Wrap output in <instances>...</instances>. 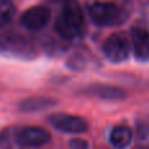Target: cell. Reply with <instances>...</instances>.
<instances>
[{"instance_id":"6da1fadb","label":"cell","mask_w":149,"mask_h":149,"mask_svg":"<svg viewBox=\"0 0 149 149\" xmlns=\"http://www.w3.org/2000/svg\"><path fill=\"white\" fill-rule=\"evenodd\" d=\"M55 29L63 38L73 39L84 30V15L76 1H67L55 21Z\"/></svg>"},{"instance_id":"8992f818","label":"cell","mask_w":149,"mask_h":149,"mask_svg":"<svg viewBox=\"0 0 149 149\" xmlns=\"http://www.w3.org/2000/svg\"><path fill=\"white\" fill-rule=\"evenodd\" d=\"M50 18H51V12L49 8L42 7V5H37V7H31L28 10L22 13L21 16V25L28 30H41L49 24Z\"/></svg>"},{"instance_id":"ba28073f","label":"cell","mask_w":149,"mask_h":149,"mask_svg":"<svg viewBox=\"0 0 149 149\" xmlns=\"http://www.w3.org/2000/svg\"><path fill=\"white\" fill-rule=\"evenodd\" d=\"M131 38L136 59L140 62H149V31L143 28H134Z\"/></svg>"},{"instance_id":"30bf717a","label":"cell","mask_w":149,"mask_h":149,"mask_svg":"<svg viewBox=\"0 0 149 149\" xmlns=\"http://www.w3.org/2000/svg\"><path fill=\"white\" fill-rule=\"evenodd\" d=\"M56 105V101L51 100L47 97H30L28 100H24L22 102H20L18 109L20 111L24 113H33V111H41V110H46L49 107Z\"/></svg>"},{"instance_id":"5b68a950","label":"cell","mask_w":149,"mask_h":149,"mask_svg":"<svg viewBox=\"0 0 149 149\" xmlns=\"http://www.w3.org/2000/svg\"><path fill=\"white\" fill-rule=\"evenodd\" d=\"M103 54L111 63H122L128 59L130 43L120 34H113L103 43Z\"/></svg>"},{"instance_id":"52a82bcc","label":"cell","mask_w":149,"mask_h":149,"mask_svg":"<svg viewBox=\"0 0 149 149\" xmlns=\"http://www.w3.org/2000/svg\"><path fill=\"white\" fill-rule=\"evenodd\" d=\"M82 94L88 97L98 98L105 101H122L127 97V93L123 89L109 84H90L82 88Z\"/></svg>"},{"instance_id":"3957f363","label":"cell","mask_w":149,"mask_h":149,"mask_svg":"<svg viewBox=\"0 0 149 149\" xmlns=\"http://www.w3.org/2000/svg\"><path fill=\"white\" fill-rule=\"evenodd\" d=\"M49 122L58 131L67 134H82L88 131V122L84 118L67 113H56L49 116Z\"/></svg>"},{"instance_id":"8fae6325","label":"cell","mask_w":149,"mask_h":149,"mask_svg":"<svg viewBox=\"0 0 149 149\" xmlns=\"http://www.w3.org/2000/svg\"><path fill=\"white\" fill-rule=\"evenodd\" d=\"M16 15V7L10 0H0V28L8 25Z\"/></svg>"},{"instance_id":"277c9868","label":"cell","mask_w":149,"mask_h":149,"mask_svg":"<svg viewBox=\"0 0 149 149\" xmlns=\"http://www.w3.org/2000/svg\"><path fill=\"white\" fill-rule=\"evenodd\" d=\"M16 140L21 147L25 148H39L46 145L51 140V135L47 130L42 127L28 126L21 128L16 135Z\"/></svg>"},{"instance_id":"9c48e42d","label":"cell","mask_w":149,"mask_h":149,"mask_svg":"<svg viewBox=\"0 0 149 149\" xmlns=\"http://www.w3.org/2000/svg\"><path fill=\"white\" fill-rule=\"evenodd\" d=\"M109 139H110L113 147H115L116 149H124L132 141V131L130 127L124 126V124H119L111 130Z\"/></svg>"},{"instance_id":"7c38bea8","label":"cell","mask_w":149,"mask_h":149,"mask_svg":"<svg viewBox=\"0 0 149 149\" xmlns=\"http://www.w3.org/2000/svg\"><path fill=\"white\" fill-rule=\"evenodd\" d=\"M70 147L71 149H88V141L84 139H80V137H73L70 140Z\"/></svg>"},{"instance_id":"7a4b0ae2","label":"cell","mask_w":149,"mask_h":149,"mask_svg":"<svg viewBox=\"0 0 149 149\" xmlns=\"http://www.w3.org/2000/svg\"><path fill=\"white\" fill-rule=\"evenodd\" d=\"M89 17L98 26H115L124 22L127 15L120 7L109 1H95L88 9Z\"/></svg>"}]
</instances>
